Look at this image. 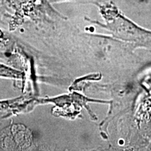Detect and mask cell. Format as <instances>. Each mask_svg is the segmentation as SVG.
Returning a JSON list of instances; mask_svg holds the SVG:
<instances>
[]
</instances>
